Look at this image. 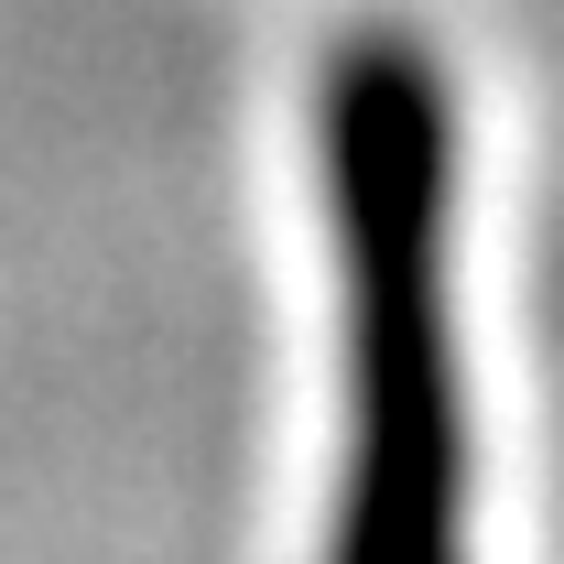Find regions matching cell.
I'll return each mask as SVG.
<instances>
[{
    "mask_svg": "<svg viewBox=\"0 0 564 564\" xmlns=\"http://www.w3.org/2000/svg\"><path fill=\"white\" fill-rule=\"evenodd\" d=\"M315 163L348 282V478L326 564H467V380H456V98L402 22L315 76Z\"/></svg>",
    "mask_w": 564,
    "mask_h": 564,
    "instance_id": "1",
    "label": "cell"
}]
</instances>
